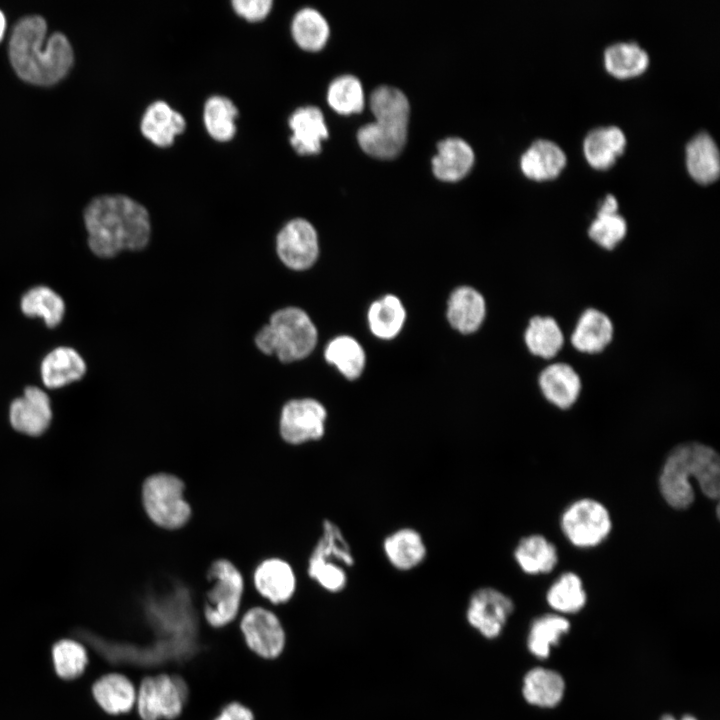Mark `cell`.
I'll return each mask as SVG.
<instances>
[{"label":"cell","mask_w":720,"mask_h":720,"mask_svg":"<svg viewBox=\"0 0 720 720\" xmlns=\"http://www.w3.org/2000/svg\"><path fill=\"white\" fill-rule=\"evenodd\" d=\"M84 223L90 250L101 258L114 257L123 250H141L150 239L147 209L125 195L94 198L85 208Z\"/></svg>","instance_id":"obj_1"},{"label":"cell","mask_w":720,"mask_h":720,"mask_svg":"<svg viewBox=\"0 0 720 720\" xmlns=\"http://www.w3.org/2000/svg\"><path fill=\"white\" fill-rule=\"evenodd\" d=\"M47 24L39 15L21 18L9 41V56L16 73L24 80L50 85L63 78L73 63L67 37L55 32L45 42Z\"/></svg>","instance_id":"obj_2"},{"label":"cell","mask_w":720,"mask_h":720,"mask_svg":"<svg viewBox=\"0 0 720 720\" xmlns=\"http://www.w3.org/2000/svg\"><path fill=\"white\" fill-rule=\"evenodd\" d=\"M710 499L720 494V457L704 443L684 442L667 455L659 475V490L665 502L677 510L687 509L695 499L692 483Z\"/></svg>","instance_id":"obj_3"},{"label":"cell","mask_w":720,"mask_h":720,"mask_svg":"<svg viewBox=\"0 0 720 720\" xmlns=\"http://www.w3.org/2000/svg\"><path fill=\"white\" fill-rule=\"evenodd\" d=\"M370 108L375 121L358 129V142L369 155L392 158L402 150L406 142L408 99L400 89L381 85L370 95Z\"/></svg>","instance_id":"obj_4"},{"label":"cell","mask_w":720,"mask_h":720,"mask_svg":"<svg viewBox=\"0 0 720 720\" xmlns=\"http://www.w3.org/2000/svg\"><path fill=\"white\" fill-rule=\"evenodd\" d=\"M255 343L263 353L275 354L289 363L308 356L317 343V330L309 316L296 307L273 313L269 324L256 335Z\"/></svg>","instance_id":"obj_5"},{"label":"cell","mask_w":720,"mask_h":720,"mask_svg":"<svg viewBox=\"0 0 720 720\" xmlns=\"http://www.w3.org/2000/svg\"><path fill=\"white\" fill-rule=\"evenodd\" d=\"M355 562L352 547L341 528L325 519L307 561L309 578L327 592H341L348 583V570Z\"/></svg>","instance_id":"obj_6"},{"label":"cell","mask_w":720,"mask_h":720,"mask_svg":"<svg viewBox=\"0 0 720 720\" xmlns=\"http://www.w3.org/2000/svg\"><path fill=\"white\" fill-rule=\"evenodd\" d=\"M207 580L210 587L205 593L202 614L212 629L232 624L239 615L244 579L240 570L227 559H217L209 567Z\"/></svg>","instance_id":"obj_7"},{"label":"cell","mask_w":720,"mask_h":720,"mask_svg":"<svg viewBox=\"0 0 720 720\" xmlns=\"http://www.w3.org/2000/svg\"><path fill=\"white\" fill-rule=\"evenodd\" d=\"M185 484L176 475L155 473L142 485L141 499L148 518L158 527L175 530L191 518L192 509L185 498Z\"/></svg>","instance_id":"obj_8"},{"label":"cell","mask_w":720,"mask_h":720,"mask_svg":"<svg viewBox=\"0 0 720 720\" xmlns=\"http://www.w3.org/2000/svg\"><path fill=\"white\" fill-rule=\"evenodd\" d=\"M189 698L185 679L176 673L145 676L136 693V710L140 720H175L180 717Z\"/></svg>","instance_id":"obj_9"},{"label":"cell","mask_w":720,"mask_h":720,"mask_svg":"<svg viewBox=\"0 0 720 720\" xmlns=\"http://www.w3.org/2000/svg\"><path fill=\"white\" fill-rule=\"evenodd\" d=\"M560 527L567 540L577 548L588 549L603 543L612 530L607 507L592 498L572 502L562 513Z\"/></svg>","instance_id":"obj_10"},{"label":"cell","mask_w":720,"mask_h":720,"mask_svg":"<svg viewBox=\"0 0 720 720\" xmlns=\"http://www.w3.org/2000/svg\"><path fill=\"white\" fill-rule=\"evenodd\" d=\"M239 631L246 648L264 660L282 655L287 634L280 617L264 606L247 609L239 621Z\"/></svg>","instance_id":"obj_11"},{"label":"cell","mask_w":720,"mask_h":720,"mask_svg":"<svg viewBox=\"0 0 720 720\" xmlns=\"http://www.w3.org/2000/svg\"><path fill=\"white\" fill-rule=\"evenodd\" d=\"M327 411L312 398L293 399L282 408L280 435L291 445H302L323 438L326 431Z\"/></svg>","instance_id":"obj_12"},{"label":"cell","mask_w":720,"mask_h":720,"mask_svg":"<svg viewBox=\"0 0 720 720\" xmlns=\"http://www.w3.org/2000/svg\"><path fill=\"white\" fill-rule=\"evenodd\" d=\"M513 610L509 596L493 587H481L468 600L466 619L483 637L493 639L501 633Z\"/></svg>","instance_id":"obj_13"},{"label":"cell","mask_w":720,"mask_h":720,"mask_svg":"<svg viewBox=\"0 0 720 720\" xmlns=\"http://www.w3.org/2000/svg\"><path fill=\"white\" fill-rule=\"evenodd\" d=\"M276 248L286 266L294 270L307 269L314 264L319 253L316 230L305 219H293L278 233Z\"/></svg>","instance_id":"obj_14"},{"label":"cell","mask_w":720,"mask_h":720,"mask_svg":"<svg viewBox=\"0 0 720 720\" xmlns=\"http://www.w3.org/2000/svg\"><path fill=\"white\" fill-rule=\"evenodd\" d=\"M51 419L50 398L36 386L26 387L23 395L14 399L10 405V423L20 433L39 436L47 430Z\"/></svg>","instance_id":"obj_15"},{"label":"cell","mask_w":720,"mask_h":720,"mask_svg":"<svg viewBox=\"0 0 720 720\" xmlns=\"http://www.w3.org/2000/svg\"><path fill=\"white\" fill-rule=\"evenodd\" d=\"M252 578L256 591L274 605L287 603L296 592V574L292 566L281 558L261 561Z\"/></svg>","instance_id":"obj_16"},{"label":"cell","mask_w":720,"mask_h":720,"mask_svg":"<svg viewBox=\"0 0 720 720\" xmlns=\"http://www.w3.org/2000/svg\"><path fill=\"white\" fill-rule=\"evenodd\" d=\"M382 552L389 565L401 572L421 566L427 558L428 548L423 535L413 527H400L387 534Z\"/></svg>","instance_id":"obj_17"},{"label":"cell","mask_w":720,"mask_h":720,"mask_svg":"<svg viewBox=\"0 0 720 720\" xmlns=\"http://www.w3.org/2000/svg\"><path fill=\"white\" fill-rule=\"evenodd\" d=\"M538 384L545 399L560 409L572 407L582 389L579 374L571 365L563 362L545 367L539 374Z\"/></svg>","instance_id":"obj_18"},{"label":"cell","mask_w":720,"mask_h":720,"mask_svg":"<svg viewBox=\"0 0 720 720\" xmlns=\"http://www.w3.org/2000/svg\"><path fill=\"white\" fill-rule=\"evenodd\" d=\"M614 326L609 316L595 308L586 309L571 334L572 346L582 353L603 351L612 341Z\"/></svg>","instance_id":"obj_19"},{"label":"cell","mask_w":720,"mask_h":720,"mask_svg":"<svg viewBox=\"0 0 720 720\" xmlns=\"http://www.w3.org/2000/svg\"><path fill=\"white\" fill-rule=\"evenodd\" d=\"M292 130L290 143L302 155L315 154L321 150V141L328 136L322 111L316 106L296 109L289 118Z\"/></svg>","instance_id":"obj_20"},{"label":"cell","mask_w":720,"mask_h":720,"mask_svg":"<svg viewBox=\"0 0 720 720\" xmlns=\"http://www.w3.org/2000/svg\"><path fill=\"white\" fill-rule=\"evenodd\" d=\"M185 127L182 114L160 100L147 107L140 124L142 134L159 147L170 146Z\"/></svg>","instance_id":"obj_21"},{"label":"cell","mask_w":720,"mask_h":720,"mask_svg":"<svg viewBox=\"0 0 720 720\" xmlns=\"http://www.w3.org/2000/svg\"><path fill=\"white\" fill-rule=\"evenodd\" d=\"M86 372L82 356L71 347H57L50 351L41 363L44 385L57 389L80 380Z\"/></svg>","instance_id":"obj_22"},{"label":"cell","mask_w":720,"mask_h":720,"mask_svg":"<svg viewBox=\"0 0 720 720\" xmlns=\"http://www.w3.org/2000/svg\"><path fill=\"white\" fill-rule=\"evenodd\" d=\"M486 313L485 300L474 288L462 286L455 289L448 301L447 318L451 326L461 333L476 331Z\"/></svg>","instance_id":"obj_23"},{"label":"cell","mask_w":720,"mask_h":720,"mask_svg":"<svg viewBox=\"0 0 720 720\" xmlns=\"http://www.w3.org/2000/svg\"><path fill=\"white\" fill-rule=\"evenodd\" d=\"M474 162L471 146L460 137H447L437 144L432 158L433 172L441 180L455 181L465 176Z\"/></svg>","instance_id":"obj_24"},{"label":"cell","mask_w":720,"mask_h":720,"mask_svg":"<svg viewBox=\"0 0 720 720\" xmlns=\"http://www.w3.org/2000/svg\"><path fill=\"white\" fill-rule=\"evenodd\" d=\"M92 693L97 704L105 712L120 715L133 709L137 690L128 677L120 673H110L94 683Z\"/></svg>","instance_id":"obj_25"},{"label":"cell","mask_w":720,"mask_h":720,"mask_svg":"<svg viewBox=\"0 0 720 720\" xmlns=\"http://www.w3.org/2000/svg\"><path fill=\"white\" fill-rule=\"evenodd\" d=\"M513 557L518 567L529 575L549 573L558 563L556 546L540 534L521 538L514 548Z\"/></svg>","instance_id":"obj_26"},{"label":"cell","mask_w":720,"mask_h":720,"mask_svg":"<svg viewBox=\"0 0 720 720\" xmlns=\"http://www.w3.org/2000/svg\"><path fill=\"white\" fill-rule=\"evenodd\" d=\"M566 164L564 151L546 139L534 141L522 154V172L531 179L546 180L556 177Z\"/></svg>","instance_id":"obj_27"},{"label":"cell","mask_w":720,"mask_h":720,"mask_svg":"<svg viewBox=\"0 0 720 720\" xmlns=\"http://www.w3.org/2000/svg\"><path fill=\"white\" fill-rule=\"evenodd\" d=\"M686 164L689 174L701 184L711 183L719 177V150L708 133L700 132L687 143Z\"/></svg>","instance_id":"obj_28"},{"label":"cell","mask_w":720,"mask_h":720,"mask_svg":"<svg viewBox=\"0 0 720 720\" xmlns=\"http://www.w3.org/2000/svg\"><path fill=\"white\" fill-rule=\"evenodd\" d=\"M626 145L624 132L617 126L597 127L585 137L584 154L591 166L609 168L622 154Z\"/></svg>","instance_id":"obj_29"},{"label":"cell","mask_w":720,"mask_h":720,"mask_svg":"<svg viewBox=\"0 0 720 720\" xmlns=\"http://www.w3.org/2000/svg\"><path fill=\"white\" fill-rule=\"evenodd\" d=\"M564 690L562 676L553 670L534 668L524 677L523 696L532 705L554 707L561 701Z\"/></svg>","instance_id":"obj_30"},{"label":"cell","mask_w":720,"mask_h":720,"mask_svg":"<svg viewBox=\"0 0 720 720\" xmlns=\"http://www.w3.org/2000/svg\"><path fill=\"white\" fill-rule=\"evenodd\" d=\"M525 344L531 354L554 358L564 345V335L558 322L551 316H534L524 333Z\"/></svg>","instance_id":"obj_31"},{"label":"cell","mask_w":720,"mask_h":720,"mask_svg":"<svg viewBox=\"0 0 720 720\" xmlns=\"http://www.w3.org/2000/svg\"><path fill=\"white\" fill-rule=\"evenodd\" d=\"M21 311L24 315L40 317L48 327H56L63 320L65 302L53 289L47 286H35L21 298Z\"/></svg>","instance_id":"obj_32"},{"label":"cell","mask_w":720,"mask_h":720,"mask_svg":"<svg viewBox=\"0 0 720 720\" xmlns=\"http://www.w3.org/2000/svg\"><path fill=\"white\" fill-rule=\"evenodd\" d=\"M607 71L618 78L641 74L649 64V56L635 42H619L610 45L604 52Z\"/></svg>","instance_id":"obj_33"},{"label":"cell","mask_w":720,"mask_h":720,"mask_svg":"<svg viewBox=\"0 0 720 720\" xmlns=\"http://www.w3.org/2000/svg\"><path fill=\"white\" fill-rule=\"evenodd\" d=\"M291 33L302 49L315 51L325 45L329 37V25L318 10L305 7L294 15Z\"/></svg>","instance_id":"obj_34"},{"label":"cell","mask_w":720,"mask_h":720,"mask_svg":"<svg viewBox=\"0 0 720 720\" xmlns=\"http://www.w3.org/2000/svg\"><path fill=\"white\" fill-rule=\"evenodd\" d=\"M405 317V309L394 295H386L375 301L368 311L370 330L381 339L394 338L400 332Z\"/></svg>","instance_id":"obj_35"},{"label":"cell","mask_w":720,"mask_h":720,"mask_svg":"<svg viewBox=\"0 0 720 720\" xmlns=\"http://www.w3.org/2000/svg\"><path fill=\"white\" fill-rule=\"evenodd\" d=\"M237 115V108L227 97L213 95L205 102L204 124L210 136L217 141L225 142L233 138L236 132L235 119Z\"/></svg>","instance_id":"obj_36"},{"label":"cell","mask_w":720,"mask_h":720,"mask_svg":"<svg viewBox=\"0 0 720 720\" xmlns=\"http://www.w3.org/2000/svg\"><path fill=\"white\" fill-rule=\"evenodd\" d=\"M546 599L550 607L558 612H578L586 603L581 578L574 572L562 573L548 589Z\"/></svg>","instance_id":"obj_37"},{"label":"cell","mask_w":720,"mask_h":720,"mask_svg":"<svg viewBox=\"0 0 720 720\" xmlns=\"http://www.w3.org/2000/svg\"><path fill=\"white\" fill-rule=\"evenodd\" d=\"M324 354L327 362L335 365L350 380L358 378L364 369V350L352 337L339 336L334 338L327 345Z\"/></svg>","instance_id":"obj_38"},{"label":"cell","mask_w":720,"mask_h":720,"mask_svg":"<svg viewBox=\"0 0 720 720\" xmlns=\"http://www.w3.org/2000/svg\"><path fill=\"white\" fill-rule=\"evenodd\" d=\"M569 627V621L560 615L547 614L537 618L528 635L530 652L538 658L548 657L551 646L559 643Z\"/></svg>","instance_id":"obj_39"},{"label":"cell","mask_w":720,"mask_h":720,"mask_svg":"<svg viewBox=\"0 0 720 720\" xmlns=\"http://www.w3.org/2000/svg\"><path fill=\"white\" fill-rule=\"evenodd\" d=\"M327 100L335 111L342 114L361 111L364 92L360 80L350 74L335 78L328 87Z\"/></svg>","instance_id":"obj_40"},{"label":"cell","mask_w":720,"mask_h":720,"mask_svg":"<svg viewBox=\"0 0 720 720\" xmlns=\"http://www.w3.org/2000/svg\"><path fill=\"white\" fill-rule=\"evenodd\" d=\"M52 659L57 675L66 680L79 677L88 663L85 648L70 639L56 642L52 648Z\"/></svg>","instance_id":"obj_41"},{"label":"cell","mask_w":720,"mask_h":720,"mask_svg":"<svg viewBox=\"0 0 720 720\" xmlns=\"http://www.w3.org/2000/svg\"><path fill=\"white\" fill-rule=\"evenodd\" d=\"M627 224L624 217L615 213H597L589 226V237L606 250L614 249L626 236Z\"/></svg>","instance_id":"obj_42"},{"label":"cell","mask_w":720,"mask_h":720,"mask_svg":"<svg viewBox=\"0 0 720 720\" xmlns=\"http://www.w3.org/2000/svg\"><path fill=\"white\" fill-rule=\"evenodd\" d=\"M231 4L239 16L249 21H259L269 14L273 2L271 0H233Z\"/></svg>","instance_id":"obj_43"},{"label":"cell","mask_w":720,"mask_h":720,"mask_svg":"<svg viewBox=\"0 0 720 720\" xmlns=\"http://www.w3.org/2000/svg\"><path fill=\"white\" fill-rule=\"evenodd\" d=\"M213 720H255L253 711L238 701L224 705Z\"/></svg>","instance_id":"obj_44"},{"label":"cell","mask_w":720,"mask_h":720,"mask_svg":"<svg viewBox=\"0 0 720 720\" xmlns=\"http://www.w3.org/2000/svg\"><path fill=\"white\" fill-rule=\"evenodd\" d=\"M618 210L617 199L612 194H607L601 202L597 213H615Z\"/></svg>","instance_id":"obj_45"},{"label":"cell","mask_w":720,"mask_h":720,"mask_svg":"<svg viewBox=\"0 0 720 720\" xmlns=\"http://www.w3.org/2000/svg\"><path fill=\"white\" fill-rule=\"evenodd\" d=\"M6 27V20L3 12L0 10V41L3 38Z\"/></svg>","instance_id":"obj_46"},{"label":"cell","mask_w":720,"mask_h":720,"mask_svg":"<svg viewBox=\"0 0 720 720\" xmlns=\"http://www.w3.org/2000/svg\"><path fill=\"white\" fill-rule=\"evenodd\" d=\"M660 720H676V719L671 715H664Z\"/></svg>","instance_id":"obj_47"},{"label":"cell","mask_w":720,"mask_h":720,"mask_svg":"<svg viewBox=\"0 0 720 720\" xmlns=\"http://www.w3.org/2000/svg\"><path fill=\"white\" fill-rule=\"evenodd\" d=\"M681 720H697V719L694 718V717H692V716H690V715H686V716H684Z\"/></svg>","instance_id":"obj_48"}]
</instances>
